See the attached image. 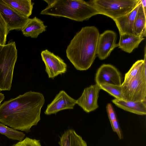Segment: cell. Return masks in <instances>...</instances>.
Wrapping results in <instances>:
<instances>
[{
    "instance_id": "1",
    "label": "cell",
    "mask_w": 146,
    "mask_h": 146,
    "mask_svg": "<svg viewBox=\"0 0 146 146\" xmlns=\"http://www.w3.org/2000/svg\"><path fill=\"white\" fill-rule=\"evenodd\" d=\"M45 103L41 93L30 91L0 105V122L15 129L28 132L40 120Z\"/></svg>"
},
{
    "instance_id": "2",
    "label": "cell",
    "mask_w": 146,
    "mask_h": 146,
    "mask_svg": "<svg viewBox=\"0 0 146 146\" xmlns=\"http://www.w3.org/2000/svg\"><path fill=\"white\" fill-rule=\"evenodd\" d=\"M99 35L96 27H85L70 41L66 49V56L76 70H86L92 65L97 54Z\"/></svg>"
},
{
    "instance_id": "3",
    "label": "cell",
    "mask_w": 146,
    "mask_h": 146,
    "mask_svg": "<svg viewBox=\"0 0 146 146\" xmlns=\"http://www.w3.org/2000/svg\"><path fill=\"white\" fill-rule=\"evenodd\" d=\"M47 4L40 14L63 17L77 21L88 20L99 14L98 11L87 2L83 0H44Z\"/></svg>"
},
{
    "instance_id": "4",
    "label": "cell",
    "mask_w": 146,
    "mask_h": 146,
    "mask_svg": "<svg viewBox=\"0 0 146 146\" xmlns=\"http://www.w3.org/2000/svg\"><path fill=\"white\" fill-rule=\"evenodd\" d=\"M17 58V50L15 42L0 45V91L11 90Z\"/></svg>"
},
{
    "instance_id": "5",
    "label": "cell",
    "mask_w": 146,
    "mask_h": 146,
    "mask_svg": "<svg viewBox=\"0 0 146 146\" xmlns=\"http://www.w3.org/2000/svg\"><path fill=\"white\" fill-rule=\"evenodd\" d=\"M139 1L140 0H94L87 2L99 14L105 15L114 20L131 12Z\"/></svg>"
},
{
    "instance_id": "6",
    "label": "cell",
    "mask_w": 146,
    "mask_h": 146,
    "mask_svg": "<svg viewBox=\"0 0 146 146\" xmlns=\"http://www.w3.org/2000/svg\"><path fill=\"white\" fill-rule=\"evenodd\" d=\"M124 101H146V73L143 72L130 81L121 85Z\"/></svg>"
},
{
    "instance_id": "7",
    "label": "cell",
    "mask_w": 146,
    "mask_h": 146,
    "mask_svg": "<svg viewBox=\"0 0 146 146\" xmlns=\"http://www.w3.org/2000/svg\"><path fill=\"white\" fill-rule=\"evenodd\" d=\"M0 13L6 24L9 32L14 30H21L29 19L2 0H0Z\"/></svg>"
},
{
    "instance_id": "8",
    "label": "cell",
    "mask_w": 146,
    "mask_h": 146,
    "mask_svg": "<svg viewBox=\"0 0 146 146\" xmlns=\"http://www.w3.org/2000/svg\"><path fill=\"white\" fill-rule=\"evenodd\" d=\"M41 55L45 65V71L49 78L53 79L66 72L67 64L59 56L47 49L42 51Z\"/></svg>"
},
{
    "instance_id": "9",
    "label": "cell",
    "mask_w": 146,
    "mask_h": 146,
    "mask_svg": "<svg viewBox=\"0 0 146 146\" xmlns=\"http://www.w3.org/2000/svg\"><path fill=\"white\" fill-rule=\"evenodd\" d=\"M100 89L97 84L85 88L81 96L76 100V104L86 112L95 110L98 107V100Z\"/></svg>"
},
{
    "instance_id": "10",
    "label": "cell",
    "mask_w": 146,
    "mask_h": 146,
    "mask_svg": "<svg viewBox=\"0 0 146 146\" xmlns=\"http://www.w3.org/2000/svg\"><path fill=\"white\" fill-rule=\"evenodd\" d=\"M117 35L110 30L104 31L100 34L98 40L97 54L99 58L103 60L107 58L116 47Z\"/></svg>"
},
{
    "instance_id": "11",
    "label": "cell",
    "mask_w": 146,
    "mask_h": 146,
    "mask_svg": "<svg viewBox=\"0 0 146 146\" xmlns=\"http://www.w3.org/2000/svg\"><path fill=\"white\" fill-rule=\"evenodd\" d=\"M121 75L117 69L110 64H103L98 70L95 80L99 85L109 84L121 85Z\"/></svg>"
},
{
    "instance_id": "12",
    "label": "cell",
    "mask_w": 146,
    "mask_h": 146,
    "mask_svg": "<svg viewBox=\"0 0 146 146\" xmlns=\"http://www.w3.org/2000/svg\"><path fill=\"white\" fill-rule=\"evenodd\" d=\"M76 104V100L63 90L60 91L53 101L47 106L44 113L47 115L55 114L66 109H72Z\"/></svg>"
},
{
    "instance_id": "13",
    "label": "cell",
    "mask_w": 146,
    "mask_h": 146,
    "mask_svg": "<svg viewBox=\"0 0 146 146\" xmlns=\"http://www.w3.org/2000/svg\"><path fill=\"white\" fill-rule=\"evenodd\" d=\"M140 3L138 4L131 12L113 20L118 29L120 35H134L133 25Z\"/></svg>"
},
{
    "instance_id": "14",
    "label": "cell",
    "mask_w": 146,
    "mask_h": 146,
    "mask_svg": "<svg viewBox=\"0 0 146 146\" xmlns=\"http://www.w3.org/2000/svg\"><path fill=\"white\" fill-rule=\"evenodd\" d=\"M47 27L42 21L35 17L29 18L21 31L25 36L36 38L40 34L46 31Z\"/></svg>"
},
{
    "instance_id": "15",
    "label": "cell",
    "mask_w": 146,
    "mask_h": 146,
    "mask_svg": "<svg viewBox=\"0 0 146 146\" xmlns=\"http://www.w3.org/2000/svg\"><path fill=\"white\" fill-rule=\"evenodd\" d=\"M112 101L117 107L125 111L139 115L146 114V101H128L115 99Z\"/></svg>"
},
{
    "instance_id": "16",
    "label": "cell",
    "mask_w": 146,
    "mask_h": 146,
    "mask_svg": "<svg viewBox=\"0 0 146 146\" xmlns=\"http://www.w3.org/2000/svg\"><path fill=\"white\" fill-rule=\"evenodd\" d=\"M144 38L134 35L127 34L120 35V39L117 46L122 50L130 53L137 48Z\"/></svg>"
},
{
    "instance_id": "17",
    "label": "cell",
    "mask_w": 146,
    "mask_h": 146,
    "mask_svg": "<svg viewBox=\"0 0 146 146\" xmlns=\"http://www.w3.org/2000/svg\"><path fill=\"white\" fill-rule=\"evenodd\" d=\"M59 143L60 146H87L82 137L72 129L66 131L62 135Z\"/></svg>"
},
{
    "instance_id": "18",
    "label": "cell",
    "mask_w": 146,
    "mask_h": 146,
    "mask_svg": "<svg viewBox=\"0 0 146 146\" xmlns=\"http://www.w3.org/2000/svg\"><path fill=\"white\" fill-rule=\"evenodd\" d=\"M23 15L29 17L32 13L34 3L31 0H2Z\"/></svg>"
},
{
    "instance_id": "19",
    "label": "cell",
    "mask_w": 146,
    "mask_h": 146,
    "mask_svg": "<svg viewBox=\"0 0 146 146\" xmlns=\"http://www.w3.org/2000/svg\"><path fill=\"white\" fill-rule=\"evenodd\" d=\"M146 14L140 2L133 25V34L135 36H146Z\"/></svg>"
},
{
    "instance_id": "20",
    "label": "cell",
    "mask_w": 146,
    "mask_h": 146,
    "mask_svg": "<svg viewBox=\"0 0 146 146\" xmlns=\"http://www.w3.org/2000/svg\"><path fill=\"white\" fill-rule=\"evenodd\" d=\"M144 58L136 61L132 66L129 70L125 74L123 83L127 82L136 76L144 72L146 73V47L145 48Z\"/></svg>"
},
{
    "instance_id": "21",
    "label": "cell",
    "mask_w": 146,
    "mask_h": 146,
    "mask_svg": "<svg viewBox=\"0 0 146 146\" xmlns=\"http://www.w3.org/2000/svg\"><path fill=\"white\" fill-rule=\"evenodd\" d=\"M0 133L5 135L9 139L19 141H22L25 136V134L24 133L9 127L1 123Z\"/></svg>"
},
{
    "instance_id": "22",
    "label": "cell",
    "mask_w": 146,
    "mask_h": 146,
    "mask_svg": "<svg viewBox=\"0 0 146 146\" xmlns=\"http://www.w3.org/2000/svg\"><path fill=\"white\" fill-rule=\"evenodd\" d=\"M101 89L106 91L116 99L124 100L122 93L121 85H116L109 84L99 85Z\"/></svg>"
},
{
    "instance_id": "23",
    "label": "cell",
    "mask_w": 146,
    "mask_h": 146,
    "mask_svg": "<svg viewBox=\"0 0 146 146\" xmlns=\"http://www.w3.org/2000/svg\"><path fill=\"white\" fill-rule=\"evenodd\" d=\"M9 33L6 24L0 13V45L5 44Z\"/></svg>"
},
{
    "instance_id": "24",
    "label": "cell",
    "mask_w": 146,
    "mask_h": 146,
    "mask_svg": "<svg viewBox=\"0 0 146 146\" xmlns=\"http://www.w3.org/2000/svg\"><path fill=\"white\" fill-rule=\"evenodd\" d=\"M12 146H41L39 141L26 137Z\"/></svg>"
},
{
    "instance_id": "25",
    "label": "cell",
    "mask_w": 146,
    "mask_h": 146,
    "mask_svg": "<svg viewBox=\"0 0 146 146\" xmlns=\"http://www.w3.org/2000/svg\"><path fill=\"white\" fill-rule=\"evenodd\" d=\"M106 109L110 121L117 119L116 114L112 105L111 104H108L106 106Z\"/></svg>"
},
{
    "instance_id": "26",
    "label": "cell",
    "mask_w": 146,
    "mask_h": 146,
    "mask_svg": "<svg viewBox=\"0 0 146 146\" xmlns=\"http://www.w3.org/2000/svg\"><path fill=\"white\" fill-rule=\"evenodd\" d=\"M110 122L113 131L117 133L119 139H121L122 138V134L117 119Z\"/></svg>"
},
{
    "instance_id": "27",
    "label": "cell",
    "mask_w": 146,
    "mask_h": 146,
    "mask_svg": "<svg viewBox=\"0 0 146 146\" xmlns=\"http://www.w3.org/2000/svg\"><path fill=\"white\" fill-rule=\"evenodd\" d=\"M142 6L144 10L146 13V0H140Z\"/></svg>"
},
{
    "instance_id": "28",
    "label": "cell",
    "mask_w": 146,
    "mask_h": 146,
    "mask_svg": "<svg viewBox=\"0 0 146 146\" xmlns=\"http://www.w3.org/2000/svg\"><path fill=\"white\" fill-rule=\"evenodd\" d=\"M5 99L4 94L0 92V105L1 103Z\"/></svg>"
}]
</instances>
